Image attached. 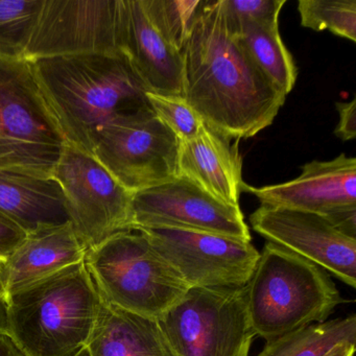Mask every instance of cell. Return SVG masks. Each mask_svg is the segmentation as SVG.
<instances>
[{
  "label": "cell",
  "mask_w": 356,
  "mask_h": 356,
  "mask_svg": "<svg viewBox=\"0 0 356 356\" xmlns=\"http://www.w3.org/2000/svg\"><path fill=\"white\" fill-rule=\"evenodd\" d=\"M74 356H90V353H89L88 348L84 347L83 349H81L78 353L74 354Z\"/></svg>",
  "instance_id": "obj_33"
},
{
  "label": "cell",
  "mask_w": 356,
  "mask_h": 356,
  "mask_svg": "<svg viewBox=\"0 0 356 356\" xmlns=\"http://www.w3.org/2000/svg\"><path fill=\"white\" fill-rule=\"evenodd\" d=\"M339 122L334 130L335 136L341 141L353 140L356 136V99L345 103L335 104Z\"/></svg>",
  "instance_id": "obj_28"
},
{
  "label": "cell",
  "mask_w": 356,
  "mask_h": 356,
  "mask_svg": "<svg viewBox=\"0 0 356 356\" xmlns=\"http://www.w3.org/2000/svg\"><path fill=\"white\" fill-rule=\"evenodd\" d=\"M116 41L145 92L184 97V59L157 0H118Z\"/></svg>",
  "instance_id": "obj_11"
},
{
  "label": "cell",
  "mask_w": 356,
  "mask_h": 356,
  "mask_svg": "<svg viewBox=\"0 0 356 356\" xmlns=\"http://www.w3.org/2000/svg\"><path fill=\"white\" fill-rule=\"evenodd\" d=\"M65 143L32 63L0 59V170L53 178Z\"/></svg>",
  "instance_id": "obj_6"
},
{
  "label": "cell",
  "mask_w": 356,
  "mask_h": 356,
  "mask_svg": "<svg viewBox=\"0 0 356 356\" xmlns=\"http://www.w3.org/2000/svg\"><path fill=\"white\" fill-rule=\"evenodd\" d=\"M0 333H7V301L0 289Z\"/></svg>",
  "instance_id": "obj_31"
},
{
  "label": "cell",
  "mask_w": 356,
  "mask_h": 356,
  "mask_svg": "<svg viewBox=\"0 0 356 356\" xmlns=\"http://www.w3.org/2000/svg\"><path fill=\"white\" fill-rule=\"evenodd\" d=\"M31 63L41 95L66 143L90 155L107 124L149 108L147 92L120 51Z\"/></svg>",
  "instance_id": "obj_2"
},
{
  "label": "cell",
  "mask_w": 356,
  "mask_h": 356,
  "mask_svg": "<svg viewBox=\"0 0 356 356\" xmlns=\"http://www.w3.org/2000/svg\"><path fill=\"white\" fill-rule=\"evenodd\" d=\"M85 266L102 299L160 320L191 289L136 230L122 231L87 251Z\"/></svg>",
  "instance_id": "obj_5"
},
{
  "label": "cell",
  "mask_w": 356,
  "mask_h": 356,
  "mask_svg": "<svg viewBox=\"0 0 356 356\" xmlns=\"http://www.w3.org/2000/svg\"><path fill=\"white\" fill-rule=\"evenodd\" d=\"M245 293L256 337L266 341L325 322L343 302L324 268L270 241L260 253Z\"/></svg>",
  "instance_id": "obj_4"
},
{
  "label": "cell",
  "mask_w": 356,
  "mask_h": 356,
  "mask_svg": "<svg viewBox=\"0 0 356 356\" xmlns=\"http://www.w3.org/2000/svg\"><path fill=\"white\" fill-rule=\"evenodd\" d=\"M0 356H24L7 333H0Z\"/></svg>",
  "instance_id": "obj_30"
},
{
  "label": "cell",
  "mask_w": 356,
  "mask_h": 356,
  "mask_svg": "<svg viewBox=\"0 0 356 356\" xmlns=\"http://www.w3.org/2000/svg\"><path fill=\"white\" fill-rule=\"evenodd\" d=\"M355 354V345L347 343V345L337 346L327 356H354Z\"/></svg>",
  "instance_id": "obj_32"
},
{
  "label": "cell",
  "mask_w": 356,
  "mask_h": 356,
  "mask_svg": "<svg viewBox=\"0 0 356 356\" xmlns=\"http://www.w3.org/2000/svg\"><path fill=\"white\" fill-rule=\"evenodd\" d=\"M254 231L270 243L318 264L348 286L356 287V238L321 214L260 205L250 216Z\"/></svg>",
  "instance_id": "obj_14"
},
{
  "label": "cell",
  "mask_w": 356,
  "mask_h": 356,
  "mask_svg": "<svg viewBox=\"0 0 356 356\" xmlns=\"http://www.w3.org/2000/svg\"><path fill=\"white\" fill-rule=\"evenodd\" d=\"M323 216L337 230L347 236L356 238V205L341 206Z\"/></svg>",
  "instance_id": "obj_29"
},
{
  "label": "cell",
  "mask_w": 356,
  "mask_h": 356,
  "mask_svg": "<svg viewBox=\"0 0 356 356\" xmlns=\"http://www.w3.org/2000/svg\"><path fill=\"white\" fill-rule=\"evenodd\" d=\"M230 20L239 42L262 74L283 95L291 92L297 82L298 70L281 38L279 24H236Z\"/></svg>",
  "instance_id": "obj_20"
},
{
  "label": "cell",
  "mask_w": 356,
  "mask_h": 356,
  "mask_svg": "<svg viewBox=\"0 0 356 356\" xmlns=\"http://www.w3.org/2000/svg\"><path fill=\"white\" fill-rule=\"evenodd\" d=\"M298 12L303 28L356 42V0H299Z\"/></svg>",
  "instance_id": "obj_23"
},
{
  "label": "cell",
  "mask_w": 356,
  "mask_h": 356,
  "mask_svg": "<svg viewBox=\"0 0 356 356\" xmlns=\"http://www.w3.org/2000/svg\"><path fill=\"white\" fill-rule=\"evenodd\" d=\"M0 213L26 233L41 226L70 222L63 191L55 179L1 170Z\"/></svg>",
  "instance_id": "obj_19"
},
{
  "label": "cell",
  "mask_w": 356,
  "mask_h": 356,
  "mask_svg": "<svg viewBox=\"0 0 356 356\" xmlns=\"http://www.w3.org/2000/svg\"><path fill=\"white\" fill-rule=\"evenodd\" d=\"M179 147L176 135L147 108L107 124L92 156L135 193L178 177Z\"/></svg>",
  "instance_id": "obj_8"
},
{
  "label": "cell",
  "mask_w": 356,
  "mask_h": 356,
  "mask_svg": "<svg viewBox=\"0 0 356 356\" xmlns=\"http://www.w3.org/2000/svg\"><path fill=\"white\" fill-rule=\"evenodd\" d=\"M26 234L22 227L0 213V264L9 258L24 241Z\"/></svg>",
  "instance_id": "obj_27"
},
{
  "label": "cell",
  "mask_w": 356,
  "mask_h": 356,
  "mask_svg": "<svg viewBox=\"0 0 356 356\" xmlns=\"http://www.w3.org/2000/svg\"><path fill=\"white\" fill-rule=\"evenodd\" d=\"M238 141L231 143L204 124L197 137L180 141L178 177L227 205L239 206L245 183Z\"/></svg>",
  "instance_id": "obj_17"
},
{
  "label": "cell",
  "mask_w": 356,
  "mask_h": 356,
  "mask_svg": "<svg viewBox=\"0 0 356 356\" xmlns=\"http://www.w3.org/2000/svg\"><path fill=\"white\" fill-rule=\"evenodd\" d=\"M300 176L289 182L256 187L243 193L255 195L261 205L289 208L324 216L337 207L356 205V159L341 154L328 161L304 164Z\"/></svg>",
  "instance_id": "obj_15"
},
{
  "label": "cell",
  "mask_w": 356,
  "mask_h": 356,
  "mask_svg": "<svg viewBox=\"0 0 356 356\" xmlns=\"http://www.w3.org/2000/svg\"><path fill=\"white\" fill-rule=\"evenodd\" d=\"M86 347L90 356H177L159 320L104 299Z\"/></svg>",
  "instance_id": "obj_18"
},
{
  "label": "cell",
  "mask_w": 356,
  "mask_h": 356,
  "mask_svg": "<svg viewBox=\"0 0 356 356\" xmlns=\"http://www.w3.org/2000/svg\"><path fill=\"white\" fill-rule=\"evenodd\" d=\"M159 323L177 356H248L256 337L245 286L191 287Z\"/></svg>",
  "instance_id": "obj_7"
},
{
  "label": "cell",
  "mask_w": 356,
  "mask_h": 356,
  "mask_svg": "<svg viewBox=\"0 0 356 356\" xmlns=\"http://www.w3.org/2000/svg\"><path fill=\"white\" fill-rule=\"evenodd\" d=\"M225 9L236 24H279L286 0H222Z\"/></svg>",
  "instance_id": "obj_26"
},
{
  "label": "cell",
  "mask_w": 356,
  "mask_h": 356,
  "mask_svg": "<svg viewBox=\"0 0 356 356\" xmlns=\"http://www.w3.org/2000/svg\"><path fill=\"white\" fill-rule=\"evenodd\" d=\"M147 103L156 118L168 127L180 141L197 136L203 120L193 111L186 99L181 97L145 93Z\"/></svg>",
  "instance_id": "obj_24"
},
{
  "label": "cell",
  "mask_w": 356,
  "mask_h": 356,
  "mask_svg": "<svg viewBox=\"0 0 356 356\" xmlns=\"http://www.w3.org/2000/svg\"><path fill=\"white\" fill-rule=\"evenodd\" d=\"M43 0H0V59L24 60Z\"/></svg>",
  "instance_id": "obj_22"
},
{
  "label": "cell",
  "mask_w": 356,
  "mask_h": 356,
  "mask_svg": "<svg viewBox=\"0 0 356 356\" xmlns=\"http://www.w3.org/2000/svg\"><path fill=\"white\" fill-rule=\"evenodd\" d=\"M118 0H43L24 60L120 53Z\"/></svg>",
  "instance_id": "obj_12"
},
{
  "label": "cell",
  "mask_w": 356,
  "mask_h": 356,
  "mask_svg": "<svg viewBox=\"0 0 356 356\" xmlns=\"http://www.w3.org/2000/svg\"><path fill=\"white\" fill-rule=\"evenodd\" d=\"M87 251L70 222L39 227L0 264V289L6 297L84 261Z\"/></svg>",
  "instance_id": "obj_16"
},
{
  "label": "cell",
  "mask_w": 356,
  "mask_h": 356,
  "mask_svg": "<svg viewBox=\"0 0 356 356\" xmlns=\"http://www.w3.org/2000/svg\"><path fill=\"white\" fill-rule=\"evenodd\" d=\"M356 345L355 314L325 321L266 341L256 356H327L337 346Z\"/></svg>",
  "instance_id": "obj_21"
},
{
  "label": "cell",
  "mask_w": 356,
  "mask_h": 356,
  "mask_svg": "<svg viewBox=\"0 0 356 356\" xmlns=\"http://www.w3.org/2000/svg\"><path fill=\"white\" fill-rule=\"evenodd\" d=\"M184 99L206 127L231 139L270 127L285 103L237 38L222 0L202 1L183 47Z\"/></svg>",
  "instance_id": "obj_1"
},
{
  "label": "cell",
  "mask_w": 356,
  "mask_h": 356,
  "mask_svg": "<svg viewBox=\"0 0 356 356\" xmlns=\"http://www.w3.org/2000/svg\"><path fill=\"white\" fill-rule=\"evenodd\" d=\"M201 3L202 0H157L164 26L182 51Z\"/></svg>",
  "instance_id": "obj_25"
},
{
  "label": "cell",
  "mask_w": 356,
  "mask_h": 356,
  "mask_svg": "<svg viewBox=\"0 0 356 356\" xmlns=\"http://www.w3.org/2000/svg\"><path fill=\"white\" fill-rule=\"evenodd\" d=\"M6 301L7 334L24 356H74L88 343L102 298L83 261Z\"/></svg>",
  "instance_id": "obj_3"
},
{
  "label": "cell",
  "mask_w": 356,
  "mask_h": 356,
  "mask_svg": "<svg viewBox=\"0 0 356 356\" xmlns=\"http://www.w3.org/2000/svg\"><path fill=\"white\" fill-rule=\"evenodd\" d=\"M191 287H241L251 278L260 253L251 241L172 227L135 229Z\"/></svg>",
  "instance_id": "obj_10"
},
{
  "label": "cell",
  "mask_w": 356,
  "mask_h": 356,
  "mask_svg": "<svg viewBox=\"0 0 356 356\" xmlns=\"http://www.w3.org/2000/svg\"><path fill=\"white\" fill-rule=\"evenodd\" d=\"M147 227L204 231L245 241L252 238L241 206L227 205L181 177L134 193L131 230Z\"/></svg>",
  "instance_id": "obj_13"
},
{
  "label": "cell",
  "mask_w": 356,
  "mask_h": 356,
  "mask_svg": "<svg viewBox=\"0 0 356 356\" xmlns=\"http://www.w3.org/2000/svg\"><path fill=\"white\" fill-rule=\"evenodd\" d=\"M53 179L61 186L70 224L87 249L131 230L134 193L90 154L65 143Z\"/></svg>",
  "instance_id": "obj_9"
}]
</instances>
